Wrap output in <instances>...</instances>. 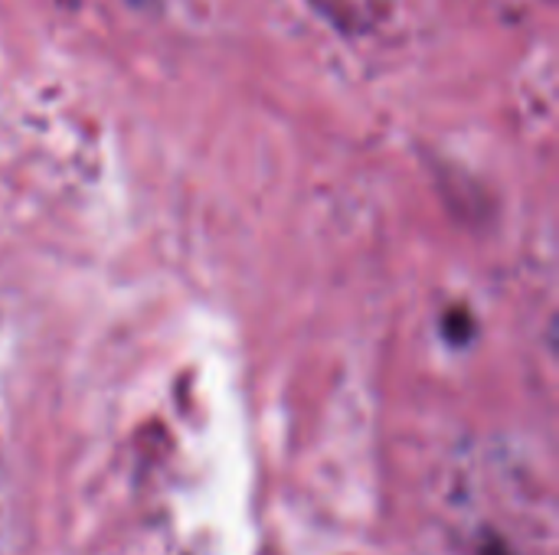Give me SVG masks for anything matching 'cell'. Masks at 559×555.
<instances>
[{
	"label": "cell",
	"instance_id": "1",
	"mask_svg": "<svg viewBox=\"0 0 559 555\" xmlns=\"http://www.w3.org/2000/svg\"><path fill=\"white\" fill-rule=\"evenodd\" d=\"M485 555H511V553H508L504 546H488V550H485Z\"/></svg>",
	"mask_w": 559,
	"mask_h": 555
}]
</instances>
